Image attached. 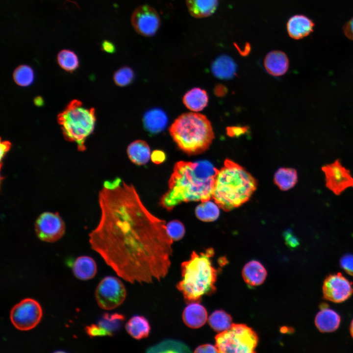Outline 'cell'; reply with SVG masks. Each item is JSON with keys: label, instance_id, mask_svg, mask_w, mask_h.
Listing matches in <instances>:
<instances>
[{"label": "cell", "instance_id": "cell-1", "mask_svg": "<svg viewBox=\"0 0 353 353\" xmlns=\"http://www.w3.org/2000/svg\"><path fill=\"white\" fill-rule=\"evenodd\" d=\"M98 200L101 215L89 234L91 249L128 282L164 278L173 242L165 221L148 209L133 185L119 177L104 181Z\"/></svg>", "mask_w": 353, "mask_h": 353}, {"label": "cell", "instance_id": "cell-2", "mask_svg": "<svg viewBox=\"0 0 353 353\" xmlns=\"http://www.w3.org/2000/svg\"><path fill=\"white\" fill-rule=\"evenodd\" d=\"M218 171L207 160L176 162L169 180L168 189L161 198V205L171 210L182 202L210 200Z\"/></svg>", "mask_w": 353, "mask_h": 353}, {"label": "cell", "instance_id": "cell-3", "mask_svg": "<svg viewBox=\"0 0 353 353\" xmlns=\"http://www.w3.org/2000/svg\"><path fill=\"white\" fill-rule=\"evenodd\" d=\"M257 182L243 167L227 159L216 175L212 198L226 211L248 201L255 191Z\"/></svg>", "mask_w": 353, "mask_h": 353}, {"label": "cell", "instance_id": "cell-4", "mask_svg": "<svg viewBox=\"0 0 353 353\" xmlns=\"http://www.w3.org/2000/svg\"><path fill=\"white\" fill-rule=\"evenodd\" d=\"M212 248L204 252L193 251L190 258L181 263V279L176 284L186 303L199 302L204 295L212 294L216 291L217 270L213 266Z\"/></svg>", "mask_w": 353, "mask_h": 353}, {"label": "cell", "instance_id": "cell-5", "mask_svg": "<svg viewBox=\"0 0 353 353\" xmlns=\"http://www.w3.org/2000/svg\"><path fill=\"white\" fill-rule=\"evenodd\" d=\"M169 131L178 148L188 155L205 151L214 138L210 121L205 115L197 113L182 114L174 121Z\"/></svg>", "mask_w": 353, "mask_h": 353}, {"label": "cell", "instance_id": "cell-6", "mask_svg": "<svg viewBox=\"0 0 353 353\" xmlns=\"http://www.w3.org/2000/svg\"><path fill=\"white\" fill-rule=\"evenodd\" d=\"M64 138L76 143L80 151L86 149L85 141L94 131L96 118L94 108H87L77 100L71 101L57 117Z\"/></svg>", "mask_w": 353, "mask_h": 353}, {"label": "cell", "instance_id": "cell-7", "mask_svg": "<svg viewBox=\"0 0 353 353\" xmlns=\"http://www.w3.org/2000/svg\"><path fill=\"white\" fill-rule=\"evenodd\" d=\"M219 353L255 352L258 338L256 332L244 324H232L229 328L215 337Z\"/></svg>", "mask_w": 353, "mask_h": 353}, {"label": "cell", "instance_id": "cell-8", "mask_svg": "<svg viewBox=\"0 0 353 353\" xmlns=\"http://www.w3.org/2000/svg\"><path fill=\"white\" fill-rule=\"evenodd\" d=\"M95 296L99 307L105 310H112L124 302L126 291L120 279L115 277L107 276L99 283Z\"/></svg>", "mask_w": 353, "mask_h": 353}, {"label": "cell", "instance_id": "cell-9", "mask_svg": "<svg viewBox=\"0 0 353 353\" xmlns=\"http://www.w3.org/2000/svg\"><path fill=\"white\" fill-rule=\"evenodd\" d=\"M39 303L31 298H25L15 304L10 312L13 325L20 330H28L35 328L42 317Z\"/></svg>", "mask_w": 353, "mask_h": 353}, {"label": "cell", "instance_id": "cell-10", "mask_svg": "<svg viewBox=\"0 0 353 353\" xmlns=\"http://www.w3.org/2000/svg\"><path fill=\"white\" fill-rule=\"evenodd\" d=\"M35 232L41 241L52 243L61 238L65 232V223L58 212L41 213L35 223Z\"/></svg>", "mask_w": 353, "mask_h": 353}, {"label": "cell", "instance_id": "cell-11", "mask_svg": "<svg viewBox=\"0 0 353 353\" xmlns=\"http://www.w3.org/2000/svg\"><path fill=\"white\" fill-rule=\"evenodd\" d=\"M325 174L326 186L335 195L338 196L346 189L353 187V177L350 171L341 164L339 159L322 167Z\"/></svg>", "mask_w": 353, "mask_h": 353}, {"label": "cell", "instance_id": "cell-12", "mask_svg": "<svg viewBox=\"0 0 353 353\" xmlns=\"http://www.w3.org/2000/svg\"><path fill=\"white\" fill-rule=\"evenodd\" d=\"M160 23L157 12L148 5L137 7L131 16V23L134 30L145 37L154 35L160 27Z\"/></svg>", "mask_w": 353, "mask_h": 353}, {"label": "cell", "instance_id": "cell-13", "mask_svg": "<svg viewBox=\"0 0 353 353\" xmlns=\"http://www.w3.org/2000/svg\"><path fill=\"white\" fill-rule=\"evenodd\" d=\"M322 289L324 298L336 303L345 301L353 293V283L340 273L327 276Z\"/></svg>", "mask_w": 353, "mask_h": 353}, {"label": "cell", "instance_id": "cell-14", "mask_svg": "<svg viewBox=\"0 0 353 353\" xmlns=\"http://www.w3.org/2000/svg\"><path fill=\"white\" fill-rule=\"evenodd\" d=\"M182 320L189 328H198L206 323L207 312L205 307L199 302L190 303L183 310Z\"/></svg>", "mask_w": 353, "mask_h": 353}, {"label": "cell", "instance_id": "cell-15", "mask_svg": "<svg viewBox=\"0 0 353 353\" xmlns=\"http://www.w3.org/2000/svg\"><path fill=\"white\" fill-rule=\"evenodd\" d=\"M264 66L270 75L278 76L283 75L289 68V60L286 54L280 50H273L265 56Z\"/></svg>", "mask_w": 353, "mask_h": 353}, {"label": "cell", "instance_id": "cell-16", "mask_svg": "<svg viewBox=\"0 0 353 353\" xmlns=\"http://www.w3.org/2000/svg\"><path fill=\"white\" fill-rule=\"evenodd\" d=\"M314 25L313 22L307 17L297 15L293 16L288 21L287 30L290 37L300 39L313 31Z\"/></svg>", "mask_w": 353, "mask_h": 353}, {"label": "cell", "instance_id": "cell-17", "mask_svg": "<svg viewBox=\"0 0 353 353\" xmlns=\"http://www.w3.org/2000/svg\"><path fill=\"white\" fill-rule=\"evenodd\" d=\"M143 123L145 129L149 133L156 134L165 128L168 124V117L163 110L154 108L145 113Z\"/></svg>", "mask_w": 353, "mask_h": 353}, {"label": "cell", "instance_id": "cell-18", "mask_svg": "<svg viewBox=\"0 0 353 353\" xmlns=\"http://www.w3.org/2000/svg\"><path fill=\"white\" fill-rule=\"evenodd\" d=\"M242 276L247 284L251 286H255L261 284L264 281L267 276V271L260 262L252 260L244 266Z\"/></svg>", "mask_w": 353, "mask_h": 353}, {"label": "cell", "instance_id": "cell-19", "mask_svg": "<svg viewBox=\"0 0 353 353\" xmlns=\"http://www.w3.org/2000/svg\"><path fill=\"white\" fill-rule=\"evenodd\" d=\"M237 66L234 60L229 56L222 55L218 57L212 63L211 70L217 78L228 79L235 75Z\"/></svg>", "mask_w": 353, "mask_h": 353}, {"label": "cell", "instance_id": "cell-20", "mask_svg": "<svg viewBox=\"0 0 353 353\" xmlns=\"http://www.w3.org/2000/svg\"><path fill=\"white\" fill-rule=\"evenodd\" d=\"M340 323V317L337 313L332 309H322L316 315L315 324L317 328L322 332L335 331Z\"/></svg>", "mask_w": 353, "mask_h": 353}, {"label": "cell", "instance_id": "cell-21", "mask_svg": "<svg viewBox=\"0 0 353 353\" xmlns=\"http://www.w3.org/2000/svg\"><path fill=\"white\" fill-rule=\"evenodd\" d=\"M188 10L196 18L208 17L217 9L218 0H185Z\"/></svg>", "mask_w": 353, "mask_h": 353}, {"label": "cell", "instance_id": "cell-22", "mask_svg": "<svg viewBox=\"0 0 353 353\" xmlns=\"http://www.w3.org/2000/svg\"><path fill=\"white\" fill-rule=\"evenodd\" d=\"M73 272L75 277L82 280L92 278L97 272V265L94 260L88 256H80L74 262Z\"/></svg>", "mask_w": 353, "mask_h": 353}, {"label": "cell", "instance_id": "cell-23", "mask_svg": "<svg viewBox=\"0 0 353 353\" xmlns=\"http://www.w3.org/2000/svg\"><path fill=\"white\" fill-rule=\"evenodd\" d=\"M127 154L130 160L138 165L146 164L151 155L149 145L146 141L141 140L131 143L127 147Z\"/></svg>", "mask_w": 353, "mask_h": 353}, {"label": "cell", "instance_id": "cell-24", "mask_svg": "<svg viewBox=\"0 0 353 353\" xmlns=\"http://www.w3.org/2000/svg\"><path fill=\"white\" fill-rule=\"evenodd\" d=\"M125 328L127 332L137 340L147 337L151 331V326L147 318L138 315H135L129 319Z\"/></svg>", "mask_w": 353, "mask_h": 353}, {"label": "cell", "instance_id": "cell-25", "mask_svg": "<svg viewBox=\"0 0 353 353\" xmlns=\"http://www.w3.org/2000/svg\"><path fill=\"white\" fill-rule=\"evenodd\" d=\"M182 101L188 109L192 111L198 112L202 110L207 106L208 98L204 90L195 87L185 93Z\"/></svg>", "mask_w": 353, "mask_h": 353}, {"label": "cell", "instance_id": "cell-26", "mask_svg": "<svg viewBox=\"0 0 353 353\" xmlns=\"http://www.w3.org/2000/svg\"><path fill=\"white\" fill-rule=\"evenodd\" d=\"M298 178L296 170L290 168H281L276 172L274 181L279 189L286 191L296 185Z\"/></svg>", "mask_w": 353, "mask_h": 353}, {"label": "cell", "instance_id": "cell-27", "mask_svg": "<svg viewBox=\"0 0 353 353\" xmlns=\"http://www.w3.org/2000/svg\"><path fill=\"white\" fill-rule=\"evenodd\" d=\"M147 353H189V347L184 343L175 340L165 339L147 349Z\"/></svg>", "mask_w": 353, "mask_h": 353}, {"label": "cell", "instance_id": "cell-28", "mask_svg": "<svg viewBox=\"0 0 353 353\" xmlns=\"http://www.w3.org/2000/svg\"><path fill=\"white\" fill-rule=\"evenodd\" d=\"M125 320V316L122 314L106 313L102 315L98 324L112 336L121 329Z\"/></svg>", "mask_w": 353, "mask_h": 353}, {"label": "cell", "instance_id": "cell-29", "mask_svg": "<svg viewBox=\"0 0 353 353\" xmlns=\"http://www.w3.org/2000/svg\"><path fill=\"white\" fill-rule=\"evenodd\" d=\"M219 205L215 202L206 201L198 205L196 208L197 217L204 222H211L217 219L220 215Z\"/></svg>", "mask_w": 353, "mask_h": 353}, {"label": "cell", "instance_id": "cell-30", "mask_svg": "<svg viewBox=\"0 0 353 353\" xmlns=\"http://www.w3.org/2000/svg\"><path fill=\"white\" fill-rule=\"evenodd\" d=\"M208 322L212 328L221 332L230 328L232 325V318L225 311L218 310L210 315Z\"/></svg>", "mask_w": 353, "mask_h": 353}, {"label": "cell", "instance_id": "cell-31", "mask_svg": "<svg viewBox=\"0 0 353 353\" xmlns=\"http://www.w3.org/2000/svg\"><path fill=\"white\" fill-rule=\"evenodd\" d=\"M57 60L59 65L64 70L73 72L79 66V61L76 54L69 50H63L57 55Z\"/></svg>", "mask_w": 353, "mask_h": 353}, {"label": "cell", "instance_id": "cell-32", "mask_svg": "<svg viewBox=\"0 0 353 353\" xmlns=\"http://www.w3.org/2000/svg\"><path fill=\"white\" fill-rule=\"evenodd\" d=\"M13 76L15 83L18 85L28 86L34 80V72L30 66L22 65L15 70Z\"/></svg>", "mask_w": 353, "mask_h": 353}, {"label": "cell", "instance_id": "cell-33", "mask_svg": "<svg viewBox=\"0 0 353 353\" xmlns=\"http://www.w3.org/2000/svg\"><path fill=\"white\" fill-rule=\"evenodd\" d=\"M135 74L130 67L125 66L118 70L114 75L115 83L119 86L124 87L130 84L133 80Z\"/></svg>", "mask_w": 353, "mask_h": 353}, {"label": "cell", "instance_id": "cell-34", "mask_svg": "<svg viewBox=\"0 0 353 353\" xmlns=\"http://www.w3.org/2000/svg\"><path fill=\"white\" fill-rule=\"evenodd\" d=\"M168 233L173 241L180 240L185 234V227L178 220H173L166 225Z\"/></svg>", "mask_w": 353, "mask_h": 353}, {"label": "cell", "instance_id": "cell-35", "mask_svg": "<svg viewBox=\"0 0 353 353\" xmlns=\"http://www.w3.org/2000/svg\"><path fill=\"white\" fill-rule=\"evenodd\" d=\"M86 333L90 337L111 336L110 333L98 324H92L85 328Z\"/></svg>", "mask_w": 353, "mask_h": 353}, {"label": "cell", "instance_id": "cell-36", "mask_svg": "<svg viewBox=\"0 0 353 353\" xmlns=\"http://www.w3.org/2000/svg\"><path fill=\"white\" fill-rule=\"evenodd\" d=\"M341 267L349 275L353 276V254H346L340 260Z\"/></svg>", "mask_w": 353, "mask_h": 353}, {"label": "cell", "instance_id": "cell-37", "mask_svg": "<svg viewBox=\"0 0 353 353\" xmlns=\"http://www.w3.org/2000/svg\"><path fill=\"white\" fill-rule=\"evenodd\" d=\"M284 237L287 245L289 247L294 248L299 245L298 239L293 235L290 230L284 232Z\"/></svg>", "mask_w": 353, "mask_h": 353}, {"label": "cell", "instance_id": "cell-38", "mask_svg": "<svg viewBox=\"0 0 353 353\" xmlns=\"http://www.w3.org/2000/svg\"><path fill=\"white\" fill-rule=\"evenodd\" d=\"M151 161L155 164H159L163 162L166 158V155L162 150H156L151 155Z\"/></svg>", "mask_w": 353, "mask_h": 353}, {"label": "cell", "instance_id": "cell-39", "mask_svg": "<svg viewBox=\"0 0 353 353\" xmlns=\"http://www.w3.org/2000/svg\"><path fill=\"white\" fill-rule=\"evenodd\" d=\"M194 353H219V351L216 346L206 344L197 347Z\"/></svg>", "mask_w": 353, "mask_h": 353}, {"label": "cell", "instance_id": "cell-40", "mask_svg": "<svg viewBox=\"0 0 353 353\" xmlns=\"http://www.w3.org/2000/svg\"><path fill=\"white\" fill-rule=\"evenodd\" d=\"M345 35L350 39L353 40V18H352L343 27Z\"/></svg>", "mask_w": 353, "mask_h": 353}, {"label": "cell", "instance_id": "cell-41", "mask_svg": "<svg viewBox=\"0 0 353 353\" xmlns=\"http://www.w3.org/2000/svg\"><path fill=\"white\" fill-rule=\"evenodd\" d=\"M11 146V143L7 141H0V160L2 161V159L5 156L6 153L10 150Z\"/></svg>", "mask_w": 353, "mask_h": 353}, {"label": "cell", "instance_id": "cell-42", "mask_svg": "<svg viewBox=\"0 0 353 353\" xmlns=\"http://www.w3.org/2000/svg\"><path fill=\"white\" fill-rule=\"evenodd\" d=\"M101 48L102 50L108 53H112L115 51L114 44L107 40H105L102 43Z\"/></svg>", "mask_w": 353, "mask_h": 353}, {"label": "cell", "instance_id": "cell-43", "mask_svg": "<svg viewBox=\"0 0 353 353\" xmlns=\"http://www.w3.org/2000/svg\"><path fill=\"white\" fill-rule=\"evenodd\" d=\"M227 133L230 136H234L239 135L241 133L244 132L245 129L243 127H230L227 128Z\"/></svg>", "mask_w": 353, "mask_h": 353}, {"label": "cell", "instance_id": "cell-44", "mask_svg": "<svg viewBox=\"0 0 353 353\" xmlns=\"http://www.w3.org/2000/svg\"><path fill=\"white\" fill-rule=\"evenodd\" d=\"M215 94L219 96L223 95L226 92V89L223 86H217L215 89Z\"/></svg>", "mask_w": 353, "mask_h": 353}, {"label": "cell", "instance_id": "cell-45", "mask_svg": "<svg viewBox=\"0 0 353 353\" xmlns=\"http://www.w3.org/2000/svg\"><path fill=\"white\" fill-rule=\"evenodd\" d=\"M34 102L35 104L38 106H42L44 103L43 98L39 96L37 97L34 99Z\"/></svg>", "mask_w": 353, "mask_h": 353}, {"label": "cell", "instance_id": "cell-46", "mask_svg": "<svg viewBox=\"0 0 353 353\" xmlns=\"http://www.w3.org/2000/svg\"><path fill=\"white\" fill-rule=\"evenodd\" d=\"M350 329L351 334L352 337L353 338V320H352V321L351 322Z\"/></svg>", "mask_w": 353, "mask_h": 353}, {"label": "cell", "instance_id": "cell-47", "mask_svg": "<svg viewBox=\"0 0 353 353\" xmlns=\"http://www.w3.org/2000/svg\"></svg>", "mask_w": 353, "mask_h": 353}]
</instances>
